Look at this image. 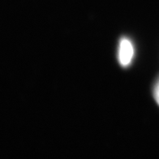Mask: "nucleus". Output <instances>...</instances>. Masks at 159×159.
Here are the masks:
<instances>
[{"mask_svg":"<svg viewBox=\"0 0 159 159\" xmlns=\"http://www.w3.org/2000/svg\"><path fill=\"white\" fill-rule=\"evenodd\" d=\"M153 96H154L155 101L159 105V80L157 83V84L155 85L154 90H153Z\"/></svg>","mask_w":159,"mask_h":159,"instance_id":"f03ea898","label":"nucleus"},{"mask_svg":"<svg viewBox=\"0 0 159 159\" xmlns=\"http://www.w3.org/2000/svg\"><path fill=\"white\" fill-rule=\"evenodd\" d=\"M134 56V48L128 38H122L119 43V61L122 67H128Z\"/></svg>","mask_w":159,"mask_h":159,"instance_id":"f257e3e1","label":"nucleus"}]
</instances>
